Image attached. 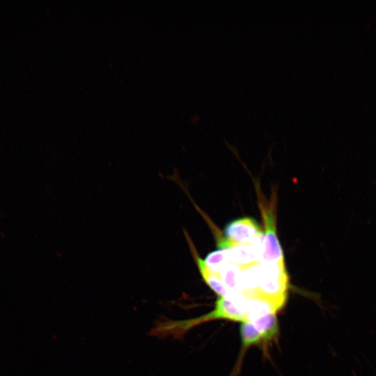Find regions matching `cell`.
Here are the masks:
<instances>
[{"label": "cell", "instance_id": "277c9868", "mask_svg": "<svg viewBox=\"0 0 376 376\" xmlns=\"http://www.w3.org/2000/svg\"><path fill=\"white\" fill-rule=\"evenodd\" d=\"M224 237L237 244H250L262 235L260 226L251 217H242L229 222L224 230Z\"/></svg>", "mask_w": 376, "mask_h": 376}, {"label": "cell", "instance_id": "3957f363", "mask_svg": "<svg viewBox=\"0 0 376 376\" xmlns=\"http://www.w3.org/2000/svg\"><path fill=\"white\" fill-rule=\"evenodd\" d=\"M288 288L285 263H260V298L271 301L281 309L286 301Z\"/></svg>", "mask_w": 376, "mask_h": 376}, {"label": "cell", "instance_id": "7a4b0ae2", "mask_svg": "<svg viewBox=\"0 0 376 376\" xmlns=\"http://www.w3.org/2000/svg\"><path fill=\"white\" fill-rule=\"evenodd\" d=\"M256 187L258 207L265 228L262 262L264 263H284V257L276 233V198L273 194L267 201L260 191L259 185Z\"/></svg>", "mask_w": 376, "mask_h": 376}, {"label": "cell", "instance_id": "52a82bcc", "mask_svg": "<svg viewBox=\"0 0 376 376\" xmlns=\"http://www.w3.org/2000/svg\"><path fill=\"white\" fill-rule=\"evenodd\" d=\"M205 263L214 274L219 276L223 269L229 263L227 250L219 249L207 255Z\"/></svg>", "mask_w": 376, "mask_h": 376}, {"label": "cell", "instance_id": "8992f818", "mask_svg": "<svg viewBox=\"0 0 376 376\" xmlns=\"http://www.w3.org/2000/svg\"><path fill=\"white\" fill-rule=\"evenodd\" d=\"M261 335L263 342L271 340L278 331L276 313H271L250 321Z\"/></svg>", "mask_w": 376, "mask_h": 376}, {"label": "cell", "instance_id": "5b68a950", "mask_svg": "<svg viewBox=\"0 0 376 376\" xmlns=\"http://www.w3.org/2000/svg\"><path fill=\"white\" fill-rule=\"evenodd\" d=\"M185 235L188 243L190 251L198 266V270L206 284L219 297H227L228 292L224 285L219 276L212 273L207 267L204 260L198 255L193 242L187 232L184 230Z\"/></svg>", "mask_w": 376, "mask_h": 376}, {"label": "cell", "instance_id": "ba28073f", "mask_svg": "<svg viewBox=\"0 0 376 376\" xmlns=\"http://www.w3.org/2000/svg\"><path fill=\"white\" fill-rule=\"evenodd\" d=\"M240 331L242 343L244 347H249L264 343L261 335L250 321L242 322Z\"/></svg>", "mask_w": 376, "mask_h": 376}, {"label": "cell", "instance_id": "6da1fadb", "mask_svg": "<svg viewBox=\"0 0 376 376\" xmlns=\"http://www.w3.org/2000/svg\"><path fill=\"white\" fill-rule=\"evenodd\" d=\"M217 319L237 321L241 323L247 322L246 314L235 303L228 297H219L212 311L194 319L160 322L151 330L150 334L157 336L180 335L200 323Z\"/></svg>", "mask_w": 376, "mask_h": 376}]
</instances>
